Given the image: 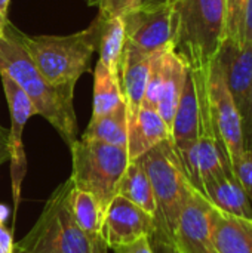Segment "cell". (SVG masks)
Returning <instances> with one entry per match:
<instances>
[{
	"label": "cell",
	"instance_id": "obj_1",
	"mask_svg": "<svg viewBox=\"0 0 252 253\" xmlns=\"http://www.w3.org/2000/svg\"><path fill=\"white\" fill-rule=\"evenodd\" d=\"M105 16L98 13L92 24L70 36L31 37L7 21L4 33L21 44L46 82L74 98L77 80L89 70V62L98 50Z\"/></svg>",
	"mask_w": 252,
	"mask_h": 253
},
{
	"label": "cell",
	"instance_id": "obj_2",
	"mask_svg": "<svg viewBox=\"0 0 252 253\" xmlns=\"http://www.w3.org/2000/svg\"><path fill=\"white\" fill-rule=\"evenodd\" d=\"M0 74H6L30 98L36 114L48 120L68 147L77 139L73 98L50 86L21 44L6 33L0 36Z\"/></svg>",
	"mask_w": 252,
	"mask_h": 253
},
{
	"label": "cell",
	"instance_id": "obj_3",
	"mask_svg": "<svg viewBox=\"0 0 252 253\" xmlns=\"http://www.w3.org/2000/svg\"><path fill=\"white\" fill-rule=\"evenodd\" d=\"M172 49L189 70L208 68L226 39L224 0H178Z\"/></svg>",
	"mask_w": 252,
	"mask_h": 253
},
{
	"label": "cell",
	"instance_id": "obj_4",
	"mask_svg": "<svg viewBox=\"0 0 252 253\" xmlns=\"http://www.w3.org/2000/svg\"><path fill=\"white\" fill-rule=\"evenodd\" d=\"M71 176L74 188L95 197L102 213L116 197L117 184L129 163L128 150L91 139H76L71 145Z\"/></svg>",
	"mask_w": 252,
	"mask_h": 253
},
{
	"label": "cell",
	"instance_id": "obj_5",
	"mask_svg": "<svg viewBox=\"0 0 252 253\" xmlns=\"http://www.w3.org/2000/svg\"><path fill=\"white\" fill-rule=\"evenodd\" d=\"M138 160L150 179L157 206L154 225L172 236L180 213L195 188L186 175L171 139L157 144Z\"/></svg>",
	"mask_w": 252,
	"mask_h": 253
},
{
	"label": "cell",
	"instance_id": "obj_6",
	"mask_svg": "<svg viewBox=\"0 0 252 253\" xmlns=\"http://www.w3.org/2000/svg\"><path fill=\"white\" fill-rule=\"evenodd\" d=\"M71 188L68 179L55 190L33 230L18 243L19 248L37 253H92V242L71 215Z\"/></svg>",
	"mask_w": 252,
	"mask_h": 253
},
{
	"label": "cell",
	"instance_id": "obj_7",
	"mask_svg": "<svg viewBox=\"0 0 252 253\" xmlns=\"http://www.w3.org/2000/svg\"><path fill=\"white\" fill-rule=\"evenodd\" d=\"M206 89H208V101H209V110H211L217 144H221L227 150L232 162L244 151L241 114L232 93L227 89L217 58H214L209 62L208 76H206Z\"/></svg>",
	"mask_w": 252,
	"mask_h": 253
},
{
	"label": "cell",
	"instance_id": "obj_8",
	"mask_svg": "<svg viewBox=\"0 0 252 253\" xmlns=\"http://www.w3.org/2000/svg\"><path fill=\"white\" fill-rule=\"evenodd\" d=\"M126 42L146 53H154L174 40V6L165 0L140 4L123 15Z\"/></svg>",
	"mask_w": 252,
	"mask_h": 253
},
{
	"label": "cell",
	"instance_id": "obj_9",
	"mask_svg": "<svg viewBox=\"0 0 252 253\" xmlns=\"http://www.w3.org/2000/svg\"><path fill=\"white\" fill-rule=\"evenodd\" d=\"M1 86L4 90V96L9 107L10 114V129L7 133V153L10 157V169H12V191L15 199V208L19 203L21 184L25 176V151L22 145V133L27 122L31 116L36 114V110L30 101V98L6 76L0 74Z\"/></svg>",
	"mask_w": 252,
	"mask_h": 253
},
{
	"label": "cell",
	"instance_id": "obj_10",
	"mask_svg": "<svg viewBox=\"0 0 252 253\" xmlns=\"http://www.w3.org/2000/svg\"><path fill=\"white\" fill-rule=\"evenodd\" d=\"M215 208L208 199L193 190L180 213L174 240L183 253H215L212 243V218Z\"/></svg>",
	"mask_w": 252,
	"mask_h": 253
},
{
	"label": "cell",
	"instance_id": "obj_11",
	"mask_svg": "<svg viewBox=\"0 0 252 253\" xmlns=\"http://www.w3.org/2000/svg\"><path fill=\"white\" fill-rule=\"evenodd\" d=\"M154 228V218L141 208L116 196L104 215L101 237L107 248L114 249L129 245L141 237H149Z\"/></svg>",
	"mask_w": 252,
	"mask_h": 253
},
{
	"label": "cell",
	"instance_id": "obj_12",
	"mask_svg": "<svg viewBox=\"0 0 252 253\" xmlns=\"http://www.w3.org/2000/svg\"><path fill=\"white\" fill-rule=\"evenodd\" d=\"M215 58L221 67L227 89L239 110L252 84V43L238 44L226 37Z\"/></svg>",
	"mask_w": 252,
	"mask_h": 253
},
{
	"label": "cell",
	"instance_id": "obj_13",
	"mask_svg": "<svg viewBox=\"0 0 252 253\" xmlns=\"http://www.w3.org/2000/svg\"><path fill=\"white\" fill-rule=\"evenodd\" d=\"M151 55L125 42L119 61V80L128 114H135L143 105Z\"/></svg>",
	"mask_w": 252,
	"mask_h": 253
},
{
	"label": "cell",
	"instance_id": "obj_14",
	"mask_svg": "<svg viewBox=\"0 0 252 253\" xmlns=\"http://www.w3.org/2000/svg\"><path fill=\"white\" fill-rule=\"evenodd\" d=\"M171 139V130L156 108L141 105L135 114H128V157L138 160L157 144Z\"/></svg>",
	"mask_w": 252,
	"mask_h": 253
},
{
	"label": "cell",
	"instance_id": "obj_15",
	"mask_svg": "<svg viewBox=\"0 0 252 253\" xmlns=\"http://www.w3.org/2000/svg\"><path fill=\"white\" fill-rule=\"evenodd\" d=\"M202 194L220 212L252 221V202L239 184L232 165L202 187Z\"/></svg>",
	"mask_w": 252,
	"mask_h": 253
},
{
	"label": "cell",
	"instance_id": "obj_16",
	"mask_svg": "<svg viewBox=\"0 0 252 253\" xmlns=\"http://www.w3.org/2000/svg\"><path fill=\"white\" fill-rule=\"evenodd\" d=\"M187 73L189 67L181 59V56L172 49V46L166 47L163 52V80L156 110L169 130L172 129Z\"/></svg>",
	"mask_w": 252,
	"mask_h": 253
},
{
	"label": "cell",
	"instance_id": "obj_17",
	"mask_svg": "<svg viewBox=\"0 0 252 253\" xmlns=\"http://www.w3.org/2000/svg\"><path fill=\"white\" fill-rule=\"evenodd\" d=\"M198 135H199V107H198L195 82L189 70L171 129V142L177 150V153H180L189 148L190 145H193L198 141Z\"/></svg>",
	"mask_w": 252,
	"mask_h": 253
},
{
	"label": "cell",
	"instance_id": "obj_18",
	"mask_svg": "<svg viewBox=\"0 0 252 253\" xmlns=\"http://www.w3.org/2000/svg\"><path fill=\"white\" fill-rule=\"evenodd\" d=\"M212 243L215 253H252V221L215 209Z\"/></svg>",
	"mask_w": 252,
	"mask_h": 253
},
{
	"label": "cell",
	"instance_id": "obj_19",
	"mask_svg": "<svg viewBox=\"0 0 252 253\" xmlns=\"http://www.w3.org/2000/svg\"><path fill=\"white\" fill-rule=\"evenodd\" d=\"M116 196L125 197L126 200L132 202L153 218L156 216L157 206H156L153 188L140 160H134L128 163L117 184Z\"/></svg>",
	"mask_w": 252,
	"mask_h": 253
},
{
	"label": "cell",
	"instance_id": "obj_20",
	"mask_svg": "<svg viewBox=\"0 0 252 253\" xmlns=\"http://www.w3.org/2000/svg\"><path fill=\"white\" fill-rule=\"evenodd\" d=\"M82 138L126 148V145H128L126 104L117 107L114 111H111L108 114H104L97 119H91Z\"/></svg>",
	"mask_w": 252,
	"mask_h": 253
},
{
	"label": "cell",
	"instance_id": "obj_21",
	"mask_svg": "<svg viewBox=\"0 0 252 253\" xmlns=\"http://www.w3.org/2000/svg\"><path fill=\"white\" fill-rule=\"evenodd\" d=\"M123 104L125 99L120 89L119 76L113 74L98 61L94 71V98L91 119L108 114Z\"/></svg>",
	"mask_w": 252,
	"mask_h": 253
},
{
	"label": "cell",
	"instance_id": "obj_22",
	"mask_svg": "<svg viewBox=\"0 0 252 253\" xmlns=\"http://www.w3.org/2000/svg\"><path fill=\"white\" fill-rule=\"evenodd\" d=\"M68 203L76 224L89 237V240L94 242L95 239L101 237L104 213L95 197L86 191L73 187L70 190Z\"/></svg>",
	"mask_w": 252,
	"mask_h": 253
},
{
	"label": "cell",
	"instance_id": "obj_23",
	"mask_svg": "<svg viewBox=\"0 0 252 253\" xmlns=\"http://www.w3.org/2000/svg\"><path fill=\"white\" fill-rule=\"evenodd\" d=\"M126 42L123 16H105L100 39V62L119 76V61Z\"/></svg>",
	"mask_w": 252,
	"mask_h": 253
},
{
	"label": "cell",
	"instance_id": "obj_24",
	"mask_svg": "<svg viewBox=\"0 0 252 253\" xmlns=\"http://www.w3.org/2000/svg\"><path fill=\"white\" fill-rule=\"evenodd\" d=\"M247 0H224L226 9V37L238 44H244Z\"/></svg>",
	"mask_w": 252,
	"mask_h": 253
},
{
	"label": "cell",
	"instance_id": "obj_25",
	"mask_svg": "<svg viewBox=\"0 0 252 253\" xmlns=\"http://www.w3.org/2000/svg\"><path fill=\"white\" fill-rule=\"evenodd\" d=\"M232 168L233 172L239 181V184L242 185V188L245 190V193L248 194V197L252 202V153L251 151H242L241 156H238L236 159L232 160Z\"/></svg>",
	"mask_w": 252,
	"mask_h": 253
},
{
	"label": "cell",
	"instance_id": "obj_26",
	"mask_svg": "<svg viewBox=\"0 0 252 253\" xmlns=\"http://www.w3.org/2000/svg\"><path fill=\"white\" fill-rule=\"evenodd\" d=\"M86 3L98 7V13L104 16H123L140 6V0H86Z\"/></svg>",
	"mask_w": 252,
	"mask_h": 253
},
{
	"label": "cell",
	"instance_id": "obj_27",
	"mask_svg": "<svg viewBox=\"0 0 252 253\" xmlns=\"http://www.w3.org/2000/svg\"><path fill=\"white\" fill-rule=\"evenodd\" d=\"M149 243L153 253H183L174 237L157 225H154L153 231L149 234Z\"/></svg>",
	"mask_w": 252,
	"mask_h": 253
},
{
	"label": "cell",
	"instance_id": "obj_28",
	"mask_svg": "<svg viewBox=\"0 0 252 253\" xmlns=\"http://www.w3.org/2000/svg\"><path fill=\"white\" fill-rule=\"evenodd\" d=\"M239 114H241L242 148L244 151L252 153V84L245 102L239 108Z\"/></svg>",
	"mask_w": 252,
	"mask_h": 253
},
{
	"label": "cell",
	"instance_id": "obj_29",
	"mask_svg": "<svg viewBox=\"0 0 252 253\" xmlns=\"http://www.w3.org/2000/svg\"><path fill=\"white\" fill-rule=\"evenodd\" d=\"M114 253H153L150 243H149V237H141L129 245H123L119 248L113 249Z\"/></svg>",
	"mask_w": 252,
	"mask_h": 253
},
{
	"label": "cell",
	"instance_id": "obj_30",
	"mask_svg": "<svg viewBox=\"0 0 252 253\" xmlns=\"http://www.w3.org/2000/svg\"><path fill=\"white\" fill-rule=\"evenodd\" d=\"M244 42L245 43H252V0H247V6H245Z\"/></svg>",
	"mask_w": 252,
	"mask_h": 253
},
{
	"label": "cell",
	"instance_id": "obj_31",
	"mask_svg": "<svg viewBox=\"0 0 252 253\" xmlns=\"http://www.w3.org/2000/svg\"><path fill=\"white\" fill-rule=\"evenodd\" d=\"M10 0H0V36L4 33V27L7 24V10Z\"/></svg>",
	"mask_w": 252,
	"mask_h": 253
},
{
	"label": "cell",
	"instance_id": "obj_32",
	"mask_svg": "<svg viewBox=\"0 0 252 253\" xmlns=\"http://www.w3.org/2000/svg\"><path fill=\"white\" fill-rule=\"evenodd\" d=\"M108 248L105 246L102 237H98L92 242V253H107Z\"/></svg>",
	"mask_w": 252,
	"mask_h": 253
},
{
	"label": "cell",
	"instance_id": "obj_33",
	"mask_svg": "<svg viewBox=\"0 0 252 253\" xmlns=\"http://www.w3.org/2000/svg\"><path fill=\"white\" fill-rule=\"evenodd\" d=\"M13 253H37V252L27 251V249H22V248H19L18 245H15V246H13Z\"/></svg>",
	"mask_w": 252,
	"mask_h": 253
},
{
	"label": "cell",
	"instance_id": "obj_34",
	"mask_svg": "<svg viewBox=\"0 0 252 253\" xmlns=\"http://www.w3.org/2000/svg\"><path fill=\"white\" fill-rule=\"evenodd\" d=\"M162 0H140V4H153V3H159Z\"/></svg>",
	"mask_w": 252,
	"mask_h": 253
},
{
	"label": "cell",
	"instance_id": "obj_35",
	"mask_svg": "<svg viewBox=\"0 0 252 253\" xmlns=\"http://www.w3.org/2000/svg\"><path fill=\"white\" fill-rule=\"evenodd\" d=\"M166 3H171V4H174V3H177L178 0H165Z\"/></svg>",
	"mask_w": 252,
	"mask_h": 253
},
{
	"label": "cell",
	"instance_id": "obj_36",
	"mask_svg": "<svg viewBox=\"0 0 252 253\" xmlns=\"http://www.w3.org/2000/svg\"><path fill=\"white\" fill-rule=\"evenodd\" d=\"M0 253H4V252H3V251H1V249H0Z\"/></svg>",
	"mask_w": 252,
	"mask_h": 253
}]
</instances>
